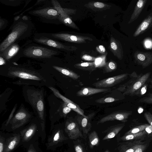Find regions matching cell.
Instances as JSON below:
<instances>
[{"label":"cell","mask_w":152,"mask_h":152,"mask_svg":"<svg viewBox=\"0 0 152 152\" xmlns=\"http://www.w3.org/2000/svg\"><path fill=\"white\" fill-rule=\"evenodd\" d=\"M28 102L33 108L39 118L42 130L45 127V106L43 94L42 91L28 90L27 91Z\"/></svg>","instance_id":"6da1fadb"},{"label":"cell","mask_w":152,"mask_h":152,"mask_svg":"<svg viewBox=\"0 0 152 152\" xmlns=\"http://www.w3.org/2000/svg\"><path fill=\"white\" fill-rule=\"evenodd\" d=\"M28 25L23 22L16 23L12 31L0 45V52H2L10 46L27 30Z\"/></svg>","instance_id":"7a4b0ae2"},{"label":"cell","mask_w":152,"mask_h":152,"mask_svg":"<svg viewBox=\"0 0 152 152\" xmlns=\"http://www.w3.org/2000/svg\"><path fill=\"white\" fill-rule=\"evenodd\" d=\"M58 53L56 51L37 46L29 47L23 51V54L26 56L35 58H50Z\"/></svg>","instance_id":"3957f363"},{"label":"cell","mask_w":152,"mask_h":152,"mask_svg":"<svg viewBox=\"0 0 152 152\" xmlns=\"http://www.w3.org/2000/svg\"><path fill=\"white\" fill-rule=\"evenodd\" d=\"M150 73H147L139 76L129 86L124 88L118 87L117 90L123 93L124 95L134 96L145 83L150 76Z\"/></svg>","instance_id":"277c9868"},{"label":"cell","mask_w":152,"mask_h":152,"mask_svg":"<svg viewBox=\"0 0 152 152\" xmlns=\"http://www.w3.org/2000/svg\"><path fill=\"white\" fill-rule=\"evenodd\" d=\"M31 116V115L28 111L24 108L21 107L13 116L9 124L12 129L15 130L26 123Z\"/></svg>","instance_id":"5b68a950"},{"label":"cell","mask_w":152,"mask_h":152,"mask_svg":"<svg viewBox=\"0 0 152 152\" xmlns=\"http://www.w3.org/2000/svg\"><path fill=\"white\" fill-rule=\"evenodd\" d=\"M127 73L122 74L101 80L94 83L92 85L97 88H108L117 85L126 80Z\"/></svg>","instance_id":"8992f818"},{"label":"cell","mask_w":152,"mask_h":152,"mask_svg":"<svg viewBox=\"0 0 152 152\" xmlns=\"http://www.w3.org/2000/svg\"><path fill=\"white\" fill-rule=\"evenodd\" d=\"M64 130L69 137L71 140H75L79 137L83 138L77 121L72 117H69L65 123Z\"/></svg>","instance_id":"52a82bcc"},{"label":"cell","mask_w":152,"mask_h":152,"mask_svg":"<svg viewBox=\"0 0 152 152\" xmlns=\"http://www.w3.org/2000/svg\"><path fill=\"white\" fill-rule=\"evenodd\" d=\"M132 114L131 111L124 110L115 111L102 118L97 122V124L115 120L119 121L124 123L127 121L129 116Z\"/></svg>","instance_id":"ba28073f"},{"label":"cell","mask_w":152,"mask_h":152,"mask_svg":"<svg viewBox=\"0 0 152 152\" xmlns=\"http://www.w3.org/2000/svg\"><path fill=\"white\" fill-rule=\"evenodd\" d=\"M53 37L62 40L76 43H86L87 41H92L89 37L73 35L67 33H55L51 34Z\"/></svg>","instance_id":"9c48e42d"},{"label":"cell","mask_w":152,"mask_h":152,"mask_svg":"<svg viewBox=\"0 0 152 152\" xmlns=\"http://www.w3.org/2000/svg\"><path fill=\"white\" fill-rule=\"evenodd\" d=\"M53 7L58 11L59 14L58 20L65 25L72 28L79 30V28L72 21L61 7L59 2L57 0L51 1Z\"/></svg>","instance_id":"30bf717a"},{"label":"cell","mask_w":152,"mask_h":152,"mask_svg":"<svg viewBox=\"0 0 152 152\" xmlns=\"http://www.w3.org/2000/svg\"><path fill=\"white\" fill-rule=\"evenodd\" d=\"M9 75L13 77H18L26 80H41L40 76L35 73L24 69L15 68L9 72Z\"/></svg>","instance_id":"8fae6325"},{"label":"cell","mask_w":152,"mask_h":152,"mask_svg":"<svg viewBox=\"0 0 152 152\" xmlns=\"http://www.w3.org/2000/svg\"><path fill=\"white\" fill-rule=\"evenodd\" d=\"M34 40L37 43L47 46L68 51L76 50L77 49L75 46L66 45L60 42L44 37L36 38Z\"/></svg>","instance_id":"7c38bea8"},{"label":"cell","mask_w":152,"mask_h":152,"mask_svg":"<svg viewBox=\"0 0 152 152\" xmlns=\"http://www.w3.org/2000/svg\"><path fill=\"white\" fill-rule=\"evenodd\" d=\"M95 115V113L92 112L84 116L77 113L75 119L77 122L80 129L82 131L83 136L87 135L92 127L91 121Z\"/></svg>","instance_id":"4fadbf2b"},{"label":"cell","mask_w":152,"mask_h":152,"mask_svg":"<svg viewBox=\"0 0 152 152\" xmlns=\"http://www.w3.org/2000/svg\"><path fill=\"white\" fill-rule=\"evenodd\" d=\"M146 140L118 142V152H135L138 147Z\"/></svg>","instance_id":"5bb4252c"},{"label":"cell","mask_w":152,"mask_h":152,"mask_svg":"<svg viewBox=\"0 0 152 152\" xmlns=\"http://www.w3.org/2000/svg\"><path fill=\"white\" fill-rule=\"evenodd\" d=\"M49 88L53 92L56 96L61 99L72 110L84 116H86L84 114V110L80 108L79 105L62 95L59 91L56 88L52 87H50Z\"/></svg>","instance_id":"9a60e30c"},{"label":"cell","mask_w":152,"mask_h":152,"mask_svg":"<svg viewBox=\"0 0 152 152\" xmlns=\"http://www.w3.org/2000/svg\"><path fill=\"white\" fill-rule=\"evenodd\" d=\"M135 62L143 68H145L152 63V53L137 51L134 54Z\"/></svg>","instance_id":"2e32d148"},{"label":"cell","mask_w":152,"mask_h":152,"mask_svg":"<svg viewBox=\"0 0 152 152\" xmlns=\"http://www.w3.org/2000/svg\"><path fill=\"white\" fill-rule=\"evenodd\" d=\"M34 15L39 16L48 19H58L59 14L58 11L53 7H46L33 11L30 12Z\"/></svg>","instance_id":"e0dca14e"},{"label":"cell","mask_w":152,"mask_h":152,"mask_svg":"<svg viewBox=\"0 0 152 152\" xmlns=\"http://www.w3.org/2000/svg\"><path fill=\"white\" fill-rule=\"evenodd\" d=\"M148 139H151L148 133L145 130L138 133L124 135L121 136H120V134H118L117 137V142Z\"/></svg>","instance_id":"ac0fdd59"},{"label":"cell","mask_w":152,"mask_h":152,"mask_svg":"<svg viewBox=\"0 0 152 152\" xmlns=\"http://www.w3.org/2000/svg\"><path fill=\"white\" fill-rule=\"evenodd\" d=\"M111 89L108 88H93L90 87L82 88L76 93V95L79 97H86L100 93L110 92Z\"/></svg>","instance_id":"d6986e66"},{"label":"cell","mask_w":152,"mask_h":152,"mask_svg":"<svg viewBox=\"0 0 152 152\" xmlns=\"http://www.w3.org/2000/svg\"><path fill=\"white\" fill-rule=\"evenodd\" d=\"M110 48L114 55L121 60L124 56L122 47L120 42L112 37L110 40Z\"/></svg>","instance_id":"ffe728a7"},{"label":"cell","mask_w":152,"mask_h":152,"mask_svg":"<svg viewBox=\"0 0 152 152\" xmlns=\"http://www.w3.org/2000/svg\"><path fill=\"white\" fill-rule=\"evenodd\" d=\"M125 126V123H122L108 127L102 132V133L106 134L102 140H105L114 138L118 134Z\"/></svg>","instance_id":"44dd1931"},{"label":"cell","mask_w":152,"mask_h":152,"mask_svg":"<svg viewBox=\"0 0 152 152\" xmlns=\"http://www.w3.org/2000/svg\"><path fill=\"white\" fill-rule=\"evenodd\" d=\"M21 138L20 134H15L5 141L3 152H11L18 145Z\"/></svg>","instance_id":"7402d4cb"},{"label":"cell","mask_w":152,"mask_h":152,"mask_svg":"<svg viewBox=\"0 0 152 152\" xmlns=\"http://www.w3.org/2000/svg\"><path fill=\"white\" fill-rule=\"evenodd\" d=\"M152 26V15H148L141 23L134 32L133 36L136 37L143 33Z\"/></svg>","instance_id":"603a6c76"},{"label":"cell","mask_w":152,"mask_h":152,"mask_svg":"<svg viewBox=\"0 0 152 152\" xmlns=\"http://www.w3.org/2000/svg\"><path fill=\"white\" fill-rule=\"evenodd\" d=\"M119 91L116 89L111 91L110 94L103 97L96 99L95 101L98 103L103 104L111 103L119 101L122 99L119 96H118L117 93Z\"/></svg>","instance_id":"cb8c5ba5"},{"label":"cell","mask_w":152,"mask_h":152,"mask_svg":"<svg viewBox=\"0 0 152 152\" xmlns=\"http://www.w3.org/2000/svg\"><path fill=\"white\" fill-rule=\"evenodd\" d=\"M66 139L67 138L65 136L63 130L58 129L49 138L48 144L49 146H52L57 145Z\"/></svg>","instance_id":"d4e9b609"},{"label":"cell","mask_w":152,"mask_h":152,"mask_svg":"<svg viewBox=\"0 0 152 152\" xmlns=\"http://www.w3.org/2000/svg\"><path fill=\"white\" fill-rule=\"evenodd\" d=\"M19 49V46L17 44H13L1 53L0 56L6 60H10L17 54Z\"/></svg>","instance_id":"484cf974"},{"label":"cell","mask_w":152,"mask_h":152,"mask_svg":"<svg viewBox=\"0 0 152 152\" xmlns=\"http://www.w3.org/2000/svg\"><path fill=\"white\" fill-rule=\"evenodd\" d=\"M37 126L35 124H32L20 132V136L23 142L29 141L35 132Z\"/></svg>","instance_id":"4316f807"},{"label":"cell","mask_w":152,"mask_h":152,"mask_svg":"<svg viewBox=\"0 0 152 152\" xmlns=\"http://www.w3.org/2000/svg\"><path fill=\"white\" fill-rule=\"evenodd\" d=\"M85 6L95 11H101L110 8L111 5L98 1L89 2L85 4Z\"/></svg>","instance_id":"83f0119b"},{"label":"cell","mask_w":152,"mask_h":152,"mask_svg":"<svg viewBox=\"0 0 152 152\" xmlns=\"http://www.w3.org/2000/svg\"><path fill=\"white\" fill-rule=\"evenodd\" d=\"M147 1V0H139L137 1L130 19L128 22L129 24L133 22L138 18Z\"/></svg>","instance_id":"f1b7e54d"},{"label":"cell","mask_w":152,"mask_h":152,"mask_svg":"<svg viewBox=\"0 0 152 152\" xmlns=\"http://www.w3.org/2000/svg\"><path fill=\"white\" fill-rule=\"evenodd\" d=\"M74 66L78 69L89 72H92L96 69L94 62L80 63L74 64Z\"/></svg>","instance_id":"f546056e"},{"label":"cell","mask_w":152,"mask_h":152,"mask_svg":"<svg viewBox=\"0 0 152 152\" xmlns=\"http://www.w3.org/2000/svg\"><path fill=\"white\" fill-rule=\"evenodd\" d=\"M53 67L59 72L74 80L78 79L80 77L78 74L67 69L56 66H53Z\"/></svg>","instance_id":"4dcf8cb0"},{"label":"cell","mask_w":152,"mask_h":152,"mask_svg":"<svg viewBox=\"0 0 152 152\" xmlns=\"http://www.w3.org/2000/svg\"><path fill=\"white\" fill-rule=\"evenodd\" d=\"M90 148L93 149L95 146H98L99 142V139L97 132L95 131L92 132L88 137Z\"/></svg>","instance_id":"1f68e13d"},{"label":"cell","mask_w":152,"mask_h":152,"mask_svg":"<svg viewBox=\"0 0 152 152\" xmlns=\"http://www.w3.org/2000/svg\"><path fill=\"white\" fill-rule=\"evenodd\" d=\"M149 124H145L139 125L131 128L126 132L124 135L136 134L140 132L145 130L146 127L149 125Z\"/></svg>","instance_id":"d6a6232c"},{"label":"cell","mask_w":152,"mask_h":152,"mask_svg":"<svg viewBox=\"0 0 152 152\" xmlns=\"http://www.w3.org/2000/svg\"><path fill=\"white\" fill-rule=\"evenodd\" d=\"M104 67V72L108 73L115 71L117 67L116 63L113 61H110L106 63Z\"/></svg>","instance_id":"836d02e7"},{"label":"cell","mask_w":152,"mask_h":152,"mask_svg":"<svg viewBox=\"0 0 152 152\" xmlns=\"http://www.w3.org/2000/svg\"><path fill=\"white\" fill-rule=\"evenodd\" d=\"M107 54L96 58L95 61H94L96 68H100L104 67L106 64V58Z\"/></svg>","instance_id":"e575fe53"},{"label":"cell","mask_w":152,"mask_h":152,"mask_svg":"<svg viewBox=\"0 0 152 152\" xmlns=\"http://www.w3.org/2000/svg\"><path fill=\"white\" fill-rule=\"evenodd\" d=\"M72 110L64 102L61 104L59 109V111L61 116L64 118L66 117L68 114Z\"/></svg>","instance_id":"d590c367"},{"label":"cell","mask_w":152,"mask_h":152,"mask_svg":"<svg viewBox=\"0 0 152 152\" xmlns=\"http://www.w3.org/2000/svg\"><path fill=\"white\" fill-rule=\"evenodd\" d=\"M147 88V85L144 84L134 94V95H137L141 96L144 95L146 92Z\"/></svg>","instance_id":"8d00e7d4"},{"label":"cell","mask_w":152,"mask_h":152,"mask_svg":"<svg viewBox=\"0 0 152 152\" xmlns=\"http://www.w3.org/2000/svg\"><path fill=\"white\" fill-rule=\"evenodd\" d=\"M139 101L141 102L152 104V93L149 94L146 96L140 99Z\"/></svg>","instance_id":"74e56055"},{"label":"cell","mask_w":152,"mask_h":152,"mask_svg":"<svg viewBox=\"0 0 152 152\" xmlns=\"http://www.w3.org/2000/svg\"><path fill=\"white\" fill-rule=\"evenodd\" d=\"M81 58L82 60L86 61H95L96 58L95 57L86 54H85L82 55L81 56Z\"/></svg>","instance_id":"f35d334b"},{"label":"cell","mask_w":152,"mask_h":152,"mask_svg":"<svg viewBox=\"0 0 152 152\" xmlns=\"http://www.w3.org/2000/svg\"><path fill=\"white\" fill-rule=\"evenodd\" d=\"M144 116L148 124L152 127V115L150 112H146L144 114Z\"/></svg>","instance_id":"ab89813d"},{"label":"cell","mask_w":152,"mask_h":152,"mask_svg":"<svg viewBox=\"0 0 152 152\" xmlns=\"http://www.w3.org/2000/svg\"><path fill=\"white\" fill-rule=\"evenodd\" d=\"M74 147L75 152H85L83 147L80 144H75Z\"/></svg>","instance_id":"60d3db41"},{"label":"cell","mask_w":152,"mask_h":152,"mask_svg":"<svg viewBox=\"0 0 152 152\" xmlns=\"http://www.w3.org/2000/svg\"><path fill=\"white\" fill-rule=\"evenodd\" d=\"M5 141L4 138L0 136V152H3Z\"/></svg>","instance_id":"b9f144b4"},{"label":"cell","mask_w":152,"mask_h":152,"mask_svg":"<svg viewBox=\"0 0 152 152\" xmlns=\"http://www.w3.org/2000/svg\"><path fill=\"white\" fill-rule=\"evenodd\" d=\"M145 47L147 48H152V41L149 39H147L144 42Z\"/></svg>","instance_id":"7bdbcfd3"},{"label":"cell","mask_w":152,"mask_h":152,"mask_svg":"<svg viewBox=\"0 0 152 152\" xmlns=\"http://www.w3.org/2000/svg\"><path fill=\"white\" fill-rule=\"evenodd\" d=\"M96 50L99 52L105 54L106 52V49L105 47L102 45H99L96 47Z\"/></svg>","instance_id":"ee69618b"},{"label":"cell","mask_w":152,"mask_h":152,"mask_svg":"<svg viewBox=\"0 0 152 152\" xmlns=\"http://www.w3.org/2000/svg\"><path fill=\"white\" fill-rule=\"evenodd\" d=\"M63 9L64 11L69 15H72L74 12H75V10L73 9L64 8H63Z\"/></svg>","instance_id":"f6af8a7d"},{"label":"cell","mask_w":152,"mask_h":152,"mask_svg":"<svg viewBox=\"0 0 152 152\" xmlns=\"http://www.w3.org/2000/svg\"><path fill=\"white\" fill-rule=\"evenodd\" d=\"M5 63V61L4 58L2 57H0V64L1 65L4 64Z\"/></svg>","instance_id":"bcb514c9"},{"label":"cell","mask_w":152,"mask_h":152,"mask_svg":"<svg viewBox=\"0 0 152 152\" xmlns=\"http://www.w3.org/2000/svg\"><path fill=\"white\" fill-rule=\"evenodd\" d=\"M143 111V109L142 108H140L138 110V112L139 113H141Z\"/></svg>","instance_id":"7dc6e473"},{"label":"cell","mask_w":152,"mask_h":152,"mask_svg":"<svg viewBox=\"0 0 152 152\" xmlns=\"http://www.w3.org/2000/svg\"><path fill=\"white\" fill-rule=\"evenodd\" d=\"M24 20H27L28 19V18L26 16H24L22 18Z\"/></svg>","instance_id":"c3c4849f"},{"label":"cell","mask_w":152,"mask_h":152,"mask_svg":"<svg viewBox=\"0 0 152 152\" xmlns=\"http://www.w3.org/2000/svg\"><path fill=\"white\" fill-rule=\"evenodd\" d=\"M28 152H35V151L31 149H29Z\"/></svg>","instance_id":"681fc988"},{"label":"cell","mask_w":152,"mask_h":152,"mask_svg":"<svg viewBox=\"0 0 152 152\" xmlns=\"http://www.w3.org/2000/svg\"><path fill=\"white\" fill-rule=\"evenodd\" d=\"M19 17L18 16V17H15V20H18L19 18Z\"/></svg>","instance_id":"f907efd6"},{"label":"cell","mask_w":152,"mask_h":152,"mask_svg":"<svg viewBox=\"0 0 152 152\" xmlns=\"http://www.w3.org/2000/svg\"><path fill=\"white\" fill-rule=\"evenodd\" d=\"M104 152H110L109 150H107Z\"/></svg>","instance_id":"816d5d0a"},{"label":"cell","mask_w":152,"mask_h":152,"mask_svg":"<svg viewBox=\"0 0 152 152\" xmlns=\"http://www.w3.org/2000/svg\"><path fill=\"white\" fill-rule=\"evenodd\" d=\"M151 83H152V80H151Z\"/></svg>","instance_id":"f5cc1de1"}]
</instances>
